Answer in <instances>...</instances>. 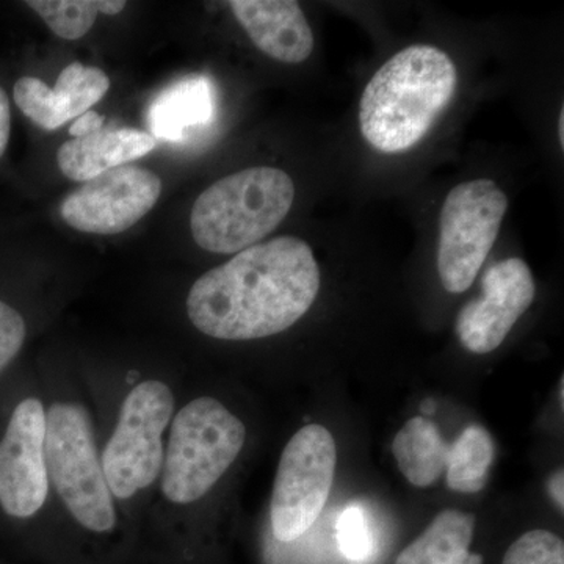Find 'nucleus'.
<instances>
[{
    "instance_id": "obj_1",
    "label": "nucleus",
    "mask_w": 564,
    "mask_h": 564,
    "mask_svg": "<svg viewBox=\"0 0 564 564\" xmlns=\"http://www.w3.org/2000/svg\"><path fill=\"white\" fill-rule=\"evenodd\" d=\"M318 291L313 248L299 237L281 236L199 276L185 310L204 336L247 343L288 332L313 307Z\"/></svg>"
},
{
    "instance_id": "obj_2",
    "label": "nucleus",
    "mask_w": 564,
    "mask_h": 564,
    "mask_svg": "<svg viewBox=\"0 0 564 564\" xmlns=\"http://www.w3.org/2000/svg\"><path fill=\"white\" fill-rule=\"evenodd\" d=\"M46 402V462L55 519L96 543L132 527L111 496L90 386L40 378Z\"/></svg>"
},
{
    "instance_id": "obj_3",
    "label": "nucleus",
    "mask_w": 564,
    "mask_h": 564,
    "mask_svg": "<svg viewBox=\"0 0 564 564\" xmlns=\"http://www.w3.org/2000/svg\"><path fill=\"white\" fill-rule=\"evenodd\" d=\"M247 436L242 419L217 397L181 400L147 511L152 521L180 538L192 516L202 510L231 473Z\"/></svg>"
},
{
    "instance_id": "obj_4",
    "label": "nucleus",
    "mask_w": 564,
    "mask_h": 564,
    "mask_svg": "<svg viewBox=\"0 0 564 564\" xmlns=\"http://www.w3.org/2000/svg\"><path fill=\"white\" fill-rule=\"evenodd\" d=\"M181 400L180 389L166 378L128 375L106 432H99L107 485L132 527L150 508Z\"/></svg>"
},
{
    "instance_id": "obj_5",
    "label": "nucleus",
    "mask_w": 564,
    "mask_h": 564,
    "mask_svg": "<svg viewBox=\"0 0 564 564\" xmlns=\"http://www.w3.org/2000/svg\"><path fill=\"white\" fill-rule=\"evenodd\" d=\"M458 73L454 61L430 44H414L393 55L373 74L359 102V126L375 150H411L432 131L454 99Z\"/></svg>"
},
{
    "instance_id": "obj_6",
    "label": "nucleus",
    "mask_w": 564,
    "mask_h": 564,
    "mask_svg": "<svg viewBox=\"0 0 564 564\" xmlns=\"http://www.w3.org/2000/svg\"><path fill=\"white\" fill-rule=\"evenodd\" d=\"M54 516L40 378L17 367L0 383V530L40 532Z\"/></svg>"
},
{
    "instance_id": "obj_7",
    "label": "nucleus",
    "mask_w": 564,
    "mask_h": 564,
    "mask_svg": "<svg viewBox=\"0 0 564 564\" xmlns=\"http://www.w3.org/2000/svg\"><path fill=\"white\" fill-rule=\"evenodd\" d=\"M293 199L295 185L280 169L256 166L229 174L193 204V240L214 254H237L273 232Z\"/></svg>"
},
{
    "instance_id": "obj_8",
    "label": "nucleus",
    "mask_w": 564,
    "mask_h": 564,
    "mask_svg": "<svg viewBox=\"0 0 564 564\" xmlns=\"http://www.w3.org/2000/svg\"><path fill=\"white\" fill-rule=\"evenodd\" d=\"M336 463V443L325 426L311 423L293 434L282 451L270 502L278 541L292 543L317 521L332 492Z\"/></svg>"
},
{
    "instance_id": "obj_9",
    "label": "nucleus",
    "mask_w": 564,
    "mask_h": 564,
    "mask_svg": "<svg viewBox=\"0 0 564 564\" xmlns=\"http://www.w3.org/2000/svg\"><path fill=\"white\" fill-rule=\"evenodd\" d=\"M508 198L491 180L456 185L441 210L437 272L444 289L463 293L475 278L499 236Z\"/></svg>"
},
{
    "instance_id": "obj_10",
    "label": "nucleus",
    "mask_w": 564,
    "mask_h": 564,
    "mask_svg": "<svg viewBox=\"0 0 564 564\" xmlns=\"http://www.w3.org/2000/svg\"><path fill=\"white\" fill-rule=\"evenodd\" d=\"M161 193L158 174L135 165L118 166L70 193L61 214L77 231L111 236L128 231L150 214Z\"/></svg>"
},
{
    "instance_id": "obj_11",
    "label": "nucleus",
    "mask_w": 564,
    "mask_h": 564,
    "mask_svg": "<svg viewBox=\"0 0 564 564\" xmlns=\"http://www.w3.org/2000/svg\"><path fill=\"white\" fill-rule=\"evenodd\" d=\"M481 289L484 295L467 303L456 317V336L475 355H488L499 348L536 293L532 270L519 258L489 267Z\"/></svg>"
},
{
    "instance_id": "obj_12",
    "label": "nucleus",
    "mask_w": 564,
    "mask_h": 564,
    "mask_svg": "<svg viewBox=\"0 0 564 564\" xmlns=\"http://www.w3.org/2000/svg\"><path fill=\"white\" fill-rule=\"evenodd\" d=\"M109 88V76L102 69L73 62L54 88L36 77H20L13 85V99L25 118L51 132L90 111Z\"/></svg>"
},
{
    "instance_id": "obj_13",
    "label": "nucleus",
    "mask_w": 564,
    "mask_h": 564,
    "mask_svg": "<svg viewBox=\"0 0 564 564\" xmlns=\"http://www.w3.org/2000/svg\"><path fill=\"white\" fill-rule=\"evenodd\" d=\"M231 11L254 46L267 57L300 65L313 54V29L292 0H232Z\"/></svg>"
},
{
    "instance_id": "obj_14",
    "label": "nucleus",
    "mask_w": 564,
    "mask_h": 564,
    "mask_svg": "<svg viewBox=\"0 0 564 564\" xmlns=\"http://www.w3.org/2000/svg\"><path fill=\"white\" fill-rule=\"evenodd\" d=\"M155 144L154 137L140 129H101L65 141L57 151V165L68 180L88 182L150 154Z\"/></svg>"
},
{
    "instance_id": "obj_15",
    "label": "nucleus",
    "mask_w": 564,
    "mask_h": 564,
    "mask_svg": "<svg viewBox=\"0 0 564 564\" xmlns=\"http://www.w3.org/2000/svg\"><path fill=\"white\" fill-rule=\"evenodd\" d=\"M215 88L206 76L184 77L155 96L148 110V124L155 140L181 141L192 129L209 124L215 117Z\"/></svg>"
},
{
    "instance_id": "obj_16",
    "label": "nucleus",
    "mask_w": 564,
    "mask_h": 564,
    "mask_svg": "<svg viewBox=\"0 0 564 564\" xmlns=\"http://www.w3.org/2000/svg\"><path fill=\"white\" fill-rule=\"evenodd\" d=\"M475 518L459 510L441 511L421 536L404 547L395 564H484L473 554Z\"/></svg>"
},
{
    "instance_id": "obj_17",
    "label": "nucleus",
    "mask_w": 564,
    "mask_h": 564,
    "mask_svg": "<svg viewBox=\"0 0 564 564\" xmlns=\"http://www.w3.org/2000/svg\"><path fill=\"white\" fill-rule=\"evenodd\" d=\"M448 444L429 419H410L393 440L392 452L403 477L415 488L437 484L447 469Z\"/></svg>"
},
{
    "instance_id": "obj_18",
    "label": "nucleus",
    "mask_w": 564,
    "mask_h": 564,
    "mask_svg": "<svg viewBox=\"0 0 564 564\" xmlns=\"http://www.w3.org/2000/svg\"><path fill=\"white\" fill-rule=\"evenodd\" d=\"M496 456L491 434L484 426L470 425L452 445L447 459V485L452 491L480 492L488 481Z\"/></svg>"
},
{
    "instance_id": "obj_19",
    "label": "nucleus",
    "mask_w": 564,
    "mask_h": 564,
    "mask_svg": "<svg viewBox=\"0 0 564 564\" xmlns=\"http://www.w3.org/2000/svg\"><path fill=\"white\" fill-rule=\"evenodd\" d=\"M29 9L46 22L63 40H79L87 35L98 18L96 0H29Z\"/></svg>"
},
{
    "instance_id": "obj_20",
    "label": "nucleus",
    "mask_w": 564,
    "mask_h": 564,
    "mask_svg": "<svg viewBox=\"0 0 564 564\" xmlns=\"http://www.w3.org/2000/svg\"><path fill=\"white\" fill-rule=\"evenodd\" d=\"M28 315L17 303L0 293V383L18 367L28 344Z\"/></svg>"
},
{
    "instance_id": "obj_21",
    "label": "nucleus",
    "mask_w": 564,
    "mask_h": 564,
    "mask_svg": "<svg viewBox=\"0 0 564 564\" xmlns=\"http://www.w3.org/2000/svg\"><path fill=\"white\" fill-rule=\"evenodd\" d=\"M337 543L345 558L351 563H366L372 558L375 540L366 511L358 505L345 508L336 525Z\"/></svg>"
},
{
    "instance_id": "obj_22",
    "label": "nucleus",
    "mask_w": 564,
    "mask_h": 564,
    "mask_svg": "<svg viewBox=\"0 0 564 564\" xmlns=\"http://www.w3.org/2000/svg\"><path fill=\"white\" fill-rule=\"evenodd\" d=\"M503 564H564L563 540L547 530L527 532L508 547Z\"/></svg>"
},
{
    "instance_id": "obj_23",
    "label": "nucleus",
    "mask_w": 564,
    "mask_h": 564,
    "mask_svg": "<svg viewBox=\"0 0 564 564\" xmlns=\"http://www.w3.org/2000/svg\"><path fill=\"white\" fill-rule=\"evenodd\" d=\"M11 137V102L9 93L0 85V159L9 148Z\"/></svg>"
},
{
    "instance_id": "obj_24",
    "label": "nucleus",
    "mask_w": 564,
    "mask_h": 564,
    "mask_svg": "<svg viewBox=\"0 0 564 564\" xmlns=\"http://www.w3.org/2000/svg\"><path fill=\"white\" fill-rule=\"evenodd\" d=\"M104 121L106 118L99 115L98 111L90 110L87 113L82 115L73 122L69 128V133L73 139H79V137L88 135V133H95L104 129Z\"/></svg>"
},
{
    "instance_id": "obj_25",
    "label": "nucleus",
    "mask_w": 564,
    "mask_h": 564,
    "mask_svg": "<svg viewBox=\"0 0 564 564\" xmlns=\"http://www.w3.org/2000/svg\"><path fill=\"white\" fill-rule=\"evenodd\" d=\"M549 494H551L552 499H554V502L556 507L560 508V511L563 513L564 508V474L563 469L556 470L554 475H552L551 478H549L547 484Z\"/></svg>"
},
{
    "instance_id": "obj_26",
    "label": "nucleus",
    "mask_w": 564,
    "mask_h": 564,
    "mask_svg": "<svg viewBox=\"0 0 564 564\" xmlns=\"http://www.w3.org/2000/svg\"><path fill=\"white\" fill-rule=\"evenodd\" d=\"M96 3H98L99 13L107 14V17H117L128 6L124 0H96Z\"/></svg>"
},
{
    "instance_id": "obj_27",
    "label": "nucleus",
    "mask_w": 564,
    "mask_h": 564,
    "mask_svg": "<svg viewBox=\"0 0 564 564\" xmlns=\"http://www.w3.org/2000/svg\"><path fill=\"white\" fill-rule=\"evenodd\" d=\"M421 410L423 414L432 415L436 413V403L433 402V399L423 400Z\"/></svg>"
},
{
    "instance_id": "obj_28",
    "label": "nucleus",
    "mask_w": 564,
    "mask_h": 564,
    "mask_svg": "<svg viewBox=\"0 0 564 564\" xmlns=\"http://www.w3.org/2000/svg\"><path fill=\"white\" fill-rule=\"evenodd\" d=\"M558 122H560V143H562V148H564V109H562V111H560V118H558Z\"/></svg>"
}]
</instances>
